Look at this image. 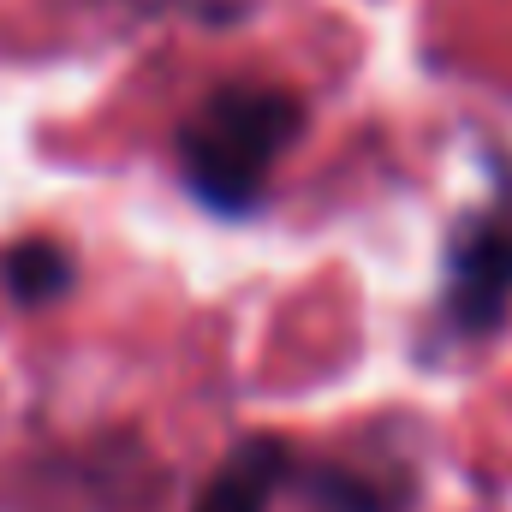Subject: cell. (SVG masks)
Masks as SVG:
<instances>
[{
	"mask_svg": "<svg viewBox=\"0 0 512 512\" xmlns=\"http://www.w3.org/2000/svg\"><path fill=\"white\" fill-rule=\"evenodd\" d=\"M310 495L322 501L328 512H387V501L364 483V477H352V471H334V465H316L310 477Z\"/></svg>",
	"mask_w": 512,
	"mask_h": 512,
	"instance_id": "5",
	"label": "cell"
},
{
	"mask_svg": "<svg viewBox=\"0 0 512 512\" xmlns=\"http://www.w3.org/2000/svg\"><path fill=\"white\" fill-rule=\"evenodd\" d=\"M0 280L12 292V304L36 310V304L60 298L72 286V256L60 251V245H48V239H18V245H6V256H0Z\"/></svg>",
	"mask_w": 512,
	"mask_h": 512,
	"instance_id": "4",
	"label": "cell"
},
{
	"mask_svg": "<svg viewBox=\"0 0 512 512\" xmlns=\"http://www.w3.org/2000/svg\"><path fill=\"white\" fill-rule=\"evenodd\" d=\"M286 477V447L280 441H245L197 495L191 512H268V495Z\"/></svg>",
	"mask_w": 512,
	"mask_h": 512,
	"instance_id": "3",
	"label": "cell"
},
{
	"mask_svg": "<svg viewBox=\"0 0 512 512\" xmlns=\"http://www.w3.org/2000/svg\"><path fill=\"white\" fill-rule=\"evenodd\" d=\"M304 131V102L268 84L215 90L179 131L185 191L215 215H251L274 155Z\"/></svg>",
	"mask_w": 512,
	"mask_h": 512,
	"instance_id": "1",
	"label": "cell"
},
{
	"mask_svg": "<svg viewBox=\"0 0 512 512\" xmlns=\"http://www.w3.org/2000/svg\"><path fill=\"white\" fill-rule=\"evenodd\" d=\"M512 298V215H477L447 239V322L459 334H495Z\"/></svg>",
	"mask_w": 512,
	"mask_h": 512,
	"instance_id": "2",
	"label": "cell"
}]
</instances>
